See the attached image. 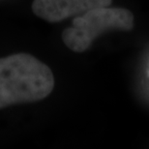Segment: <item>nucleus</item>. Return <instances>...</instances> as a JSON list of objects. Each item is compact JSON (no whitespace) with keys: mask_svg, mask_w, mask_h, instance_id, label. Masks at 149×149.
Segmentation results:
<instances>
[{"mask_svg":"<svg viewBox=\"0 0 149 149\" xmlns=\"http://www.w3.org/2000/svg\"><path fill=\"white\" fill-rule=\"evenodd\" d=\"M53 88L52 71L35 56L20 52L0 58V109L39 102Z\"/></svg>","mask_w":149,"mask_h":149,"instance_id":"f257e3e1","label":"nucleus"},{"mask_svg":"<svg viewBox=\"0 0 149 149\" xmlns=\"http://www.w3.org/2000/svg\"><path fill=\"white\" fill-rule=\"evenodd\" d=\"M112 0H34L32 11L49 22H59L91 9L111 6Z\"/></svg>","mask_w":149,"mask_h":149,"instance_id":"7ed1b4c3","label":"nucleus"},{"mask_svg":"<svg viewBox=\"0 0 149 149\" xmlns=\"http://www.w3.org/2000/svg\"><path fill=\"white\" fill-rule=\"evenodd\" d=\"M135 26L133 13L125 8L99 7L91 9L72 20V26L62 32V41L74 52L87 50L105 32L131 31Z\"/></svg>","mask_w":149,"mask_h":149,"instance_id":"f03ea898","label":"nucleus"}]
</instances>
